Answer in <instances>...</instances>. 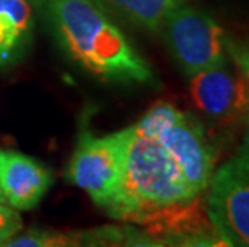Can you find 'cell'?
Returning a JSON list of instances; mask_svg holds the SVG:
<instances>
[{"mask_svg": "<svg viewBox=\"0 0 249 247\" xmlns=\"http://www.w3.org/2000/svg\"><path fill=\"white\" fill-rule=\"evenodd\" d=\"M63 51L90 74L119 83H155L148 61L93 0H36Z\"/></svg>", "mask_w": 249, "mask_h": 247, "instance_id": "obj_1", "label": "cell"}, {"mask_svg": "<svg viewBox=\"0 0 249 247\" xmlns=\"http://www.w3.org/2000/svg\"><path fill=\"white\" fill-rule=\"evenodd\" d=\"M195 198L171 152L156 138L134 130L119 193L105 209L109 217L142 227Z\"/></svg>", "mask_w": 249, "mask_h": 247, "instance_id": "obj_2", "label": "cell"}, {"mask_svg": "<svg viewBox=\"0 0 249 247\" xmlns=\"http://www.w3.org/2000/svg\"><path fill=\"white\" fill-rule=\"evenodd\" d=\"M134 130L156 138L171 152L195 196L206 191L214 173L215 152L203 124L193 114L180 111L171 103H158L134 125Z\"/></svg>", "mask_w": 249, "mask_h": 247, "instance_id": "obj_3", "label": "cell"}, {"mask_svg": "<svg viewBox=\"0 0 249 247\" xmlns=\"http://www.w3.org/2000/svg\"><path fill=\"white\" fill-rule=\"evenodd\" d=\"M134 127L95 136L84 132L68 164L66 178L84 190L98 207L111 206L119 193Z\"/></svg>", "mask_w": 249, "mask_h": 247, "instance_id": "obj_4", "label": "cell"}, {"mask_svg": "<svg viewBox=\"0 0 249 247\" xmlns=\"http://www.w3.org/2000/svg\"><path fill=\"white\" fill-rule=\"evenodd\" d=\"M164 40L174 61L187 77L227 58V37L222 26L193 7L177 5L162 23Z\"/></svg>", "mask_w": 249, "mask_h": 247, "instance_id": "obj_5", "label": "cell"}, {"mask_svg": "<svg viewBox=\"0 0 249 247\" xmlns=\"http://www.w3.org/2000/svg\"><path fill=\"white\" fill-rule=\"evenodd\" d=\"M206 210L227 246L249 247V149L214 170Z\"/></svg>", "mask_w": 249, "mask_h": 247, "instance_id": "obj_6", "label": "cell"}, {"mask_svg": "<svg viewBox=\"0 0 249 247\" xmlns=\"http://www.w3.org/2000/svg\"><path fill=\"white\" fill-rule=\"evenodd\" d=\"M188 79L196 109L214 127L231 130L245 122L249 113V81L230 55Z\"/></svg>", "mask_w": 249, "mask_h": 247, "instance_id": "obj_7", "label": "cell"}, {"mask_svg": "<svg viewBox=\"0 0 249 247\" xmlns=\"http://www.w3.org/2000/svg\"><path fill=\"white\" fill-rule=\"evenodd\" d=\"M52 185L53 173L42 162L18 151H0V190L12 207L36 209Z\"/></svg>", "mask_w": 249, "mask_h": 247, "instance_id": "obj_8", "label": "cell"}, {"mask_svg": "<svg viewBox=\"0 0 249 247\" xmlns=\"http://www.w3.org/2000/svg\"><path fill=\"white\" fill-rule=\"evenodd\" d=\"M33 31V8L28 0H0V66L23 53Z\"/></svg>", "mask_w": 249, "mask_h": 247, "instance_id": "obj_9", "label": "cell"}, {"mask_svg": "<svg viewBox=\"0 0 249 247\" xmlns=\"http://www.w3.org/2000/svg\"><path fill=\"white\" fill-rule=\"evenodd\" d=\"M113 8L139 28L160 33L164 19L180 3L178 0H107Z\"/></svg>", "mask_w": 249, "mask_h": 247, "instance_id": "obj_10", "label": "cell"}, {"mask_svg": "<svg viewBox=\"0 0 249 247\" xmlns=\"http://www.w3.org/2000/svg\"><path fill=\"white\" fill-rule=\"evenodd\" d=\"M82 244V233H58L53 230H33L21 236H15L7 243V246L12 247H65Z\"/></svg>", "mask_w": 249, "mask_h": 247, "instance_id": "obj_11", "label": "cell"}, {"mask_svg": "<svg viewBox=\"0 0 249 247\" xmlns=\"http://www.w3.org/2000/svg\"><path fill=\"white\" fill-rule=\"evenodd\" d=\"M23 228V220L18 210L0 201V246H7L10 239L17 236Z\"/></svg>", "mask_w": 249, "mask_h": 247, "instance_id": "obj_12", "label": "cell"}, {"mask_svg": "<svg viewBox=\"0 0 249 247\" xmlns=\"http://www.w3.org/2000/svg\"><path fill=\"white\" fill-rule=\"evenodd\" d=\"M227 51L249 81V40H227Z\"/></svg>", "mask_w": 249, "mask_h": 247, "instance_id": "obj_13", "label": "cell"}, {"mask_svg": "<svg viewBox=\"0 0 249 247\" xmlns=\"http://www.w3.org/2000/svg\"><path fill=\"white\" fill-rule=\"evenodd\" d=\"M245 135H243V145H241V149H249V113L245 119Z\"/></svg>", "mask_w": 249, "mask_h": 247, "instance_id": "obj_14", "label": "cell"}, {"mask_svg": "<svg viewBox=\"0 0 249 247\" xmlns=\"http://www.w3.org/2000/svg\"><path fill=\"white\" fill-rule=\"evenodd\" d=\"M0 201H5V199H3V194H2V190H0Z\"/></svg>", "mask_w": 249, "mask_h": 247, "instance_id": "obj_15", "label": "cell"}]
</instances>
